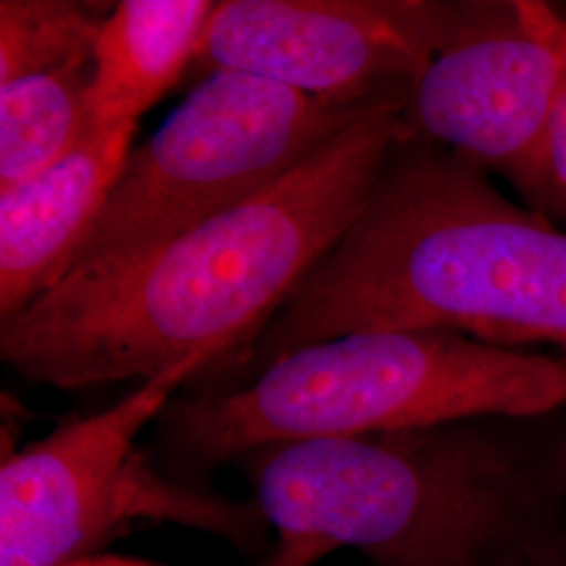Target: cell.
<instances>
[{
    "mask_svg": "<svg viewBox=\"0 0 566 566\" xmlns=\"http://www.w3.org/2000/svg\"><path fill=\"white\" fill-rule=\"evenodd\" d=\"M405 107L357 122L242 203L114 275L61 282L0 324V359L61 390L221 369L355 223L403 137Z\"/></svg>",
    "mask_w": 566,
    "mask_h": 566,
    "instance_id": "1",
    "label": "cell"
},
{
    "mask_svg": "<svg viewBox=\"0 0 566 566\" xmlns=\"http://www.w3.org/2000/svg\"><path fill=\"white\" fill-rule=\"evenodd\" d=\"M385 329L566 353V231L405 126L355 223L203 390H233L294 350Z\"/></svg>",
    "mask_w": 566,
    "mask_h": 566,
    "instance_id": "2",
    "label": "cell"
},
{
    "mask_svg": "<svg viewBox=\"0 0 566 566\" xmlns=\"http://www.w3.org/2000/svg\"><path fill=\"white\" fill-rule=\"evenodd\" d=\"M521 422L283 441L233 464L280 537H319L376 566H495L566 470V446Z\"/></svg>",
    "mask_w": 566,
    "mask_h": 566,
    "instance_id": "3",
    "label": "cell"
},
{
    "mask_svg": "<svg viewBox=\"0 0 566 566\" xmlns=\"http://www.w3.org/2000/svg\"><path fill=\"white\" fill-rule=\"evenodd\" d=\"M563 405L566 357L446 329H385L294 350L233 390L172 399L156 426L177 476L271 443L533 420Z\"/></svg>",
    "mask_w": 566,
    "mask_h": 566,
    "instance_id": "4",
    "label": "cell"
},
{
    "mask_svg": "<svg viewBox=\"0 0 566 566\" xmlns=\"http://www.w3.org/2000/svg\"><path fill=\"white\" fill-rule=\"evenodd\" d=\"M240 72L206 76L133 147L63 282L99 280L252 198L374 114Z\"/></svg>",
    "mask_w": 566,
    "mask_h": 566,
    "instance_id": "5",
    "label": "cell"
},
{
    "mask_svg": "<svg viewBox=\"0 0 566 566\" xmlns=\"http://www.w3.org/2000/svg\"><path fill=\"white\" fill-rule=\"evenodd\" d=\"M210 357L196 355L130 390L120 401L61 424L11 451L0 465V566H65L139 523H170L263 547L269 523L259 506L177 479L137 447Z\"/></svg>",
    "mask_w": 566,
    "mask_h": 566,
    "instance_id": "6",
    "label": "cell"
},
{
    "mask_svg": "<svg viewBox=\"0 0 566 566\" xmlns=\"http://www.w3.org/2000/svg\"><path fill=\"white\" fill-rule=\"evenodd\" d=\"M566 78V18L542 0H455L405 107L409 133L504 177L531 210L566 221L552 133Z\"/></svg>",
    "mask_w": 566,
    "mask_h": 566,
    "instance_id": "7",
    "label": "cell"
},
{
    "mask_svg": "<svg viewBox=\"0 0 566 566\" xmlns=\"http://www.w3.org/2000/svg\"><path fill=\"white\" fill-rule=\"evenodd\" d=\"M453 0H221L189 74L240 72L322 102L407 107Z\"/></svg>",
    "mask_w": 566,
    "mask_h": 566,
    "instance_id": "8",
    "label": "cell"
},
{
    "mask_svg": "<svg viewBox=\"0 0 566 566\" xmlns=\"http://www.w3.org/2000/svg\"><path fill=\"white\" fill-rule=\"evenodd\" d=\"M137 124L97 126L61 163L0 191V324L57 287L126 163Z\"/></svg>",
    "mask_w": 566,
    "mask_h": 566,
    "instance_id": "9",
    "label": "cell"
},
{
    "mask_svg": "<svg viewBox=\"0 0 566 566\" xmlns=\"http://www.w3.org/2000/svg\"><path fill=\"white\" fill-rule=\"evenodd\" d=\"M212 0H120L93 51L95 126L137 124L189 74L200 53Z\"/></svg>",
    "mask_w": 566,
    "mask_h": 566,
    "instance_id": "10",
    "label": "cell"
},
{
    "mask_svg": "<svg viewBox=\"0 0 566 566\" xmlns=\"http://www.w3.org/2000/svg\"><path fill=\"white\" fill-rule=\"evenodd\" d=\"M93 63L0 84V191L70 156L97 126Z\"/></svg>",
    "mask_w": 566,
    "mask_h": 566,
    "instance_id": "11",
    "label": "cell"
},
{
    "mask_svg": "<svg viewBox=\"0 0 566 566\" xmlns=\"http://www.w3.org/2000/svg\"><path fill=\"white\" fill-rule=\"evenodd\" d=\"M114 2L0 0V84L93 63Z\"/></svg>",
    "mask_w": 566,
    "mask_h": 566,
    "instance_id": "12",
    "label": "cell"
},
{
    "mask_svg": "<svg viewBox=\"0 0 566 566\" xmlns=\"http://www.w3.org/2000/svg\"><path fill=\"white\" fill-rule=\"evenodd\" d=\"M336 547L319 537H280V544L263 566H315Z\"/></svg>",
    "mask_w": 566,
    "mask_h": 566,
    "instance_id": "13",
    "label": "cell"
},
{
    "mask_svg": "<svg viewBox=\"0 0 566 566\" xmlns=\"http://www.w3.org/2000/svg\"><path fill=\"white\" fill-rule=\"evenodd\" d=\"M552 156H554V168H556L558 181L563 185L566 193V78L563 84V93H560V102L556 107V118H554Z\"/></svg>",
    "mask_w": 566,
    "mask_h": 566,
    "instance_id": "14",
    "label": "cell"
},
{
    "mask_svg": "<svg viewBox=\"0 0 566 566\" xmlns=\"http://www.w3.org/2000/svg\"><path fill=\"white\" fill-rule=\"evenodd\" d=\"M65 566H160L154 563H145V560H137V558H128V556H116V554H91L78 558L74 563Z\"/></svg>",
    "mask_w": 566,
    "mask_h": 566,
    "instance_id": "15",
    "label": "cell"
},
{
    "mask_svg": "<svg viewBox=\"0 0 566 566\" xmlns=\"http://www.w3.org/2000/svg\"><path fill=\"white\" fill-rule=\"evenodd\" d=\"M565 446H566V437H565Z\"/></svg>",
    "mask_w": 566,
    "mask_h": 566,
    "instance_id": "16",
    "label": "cell"
}]
</instances>
